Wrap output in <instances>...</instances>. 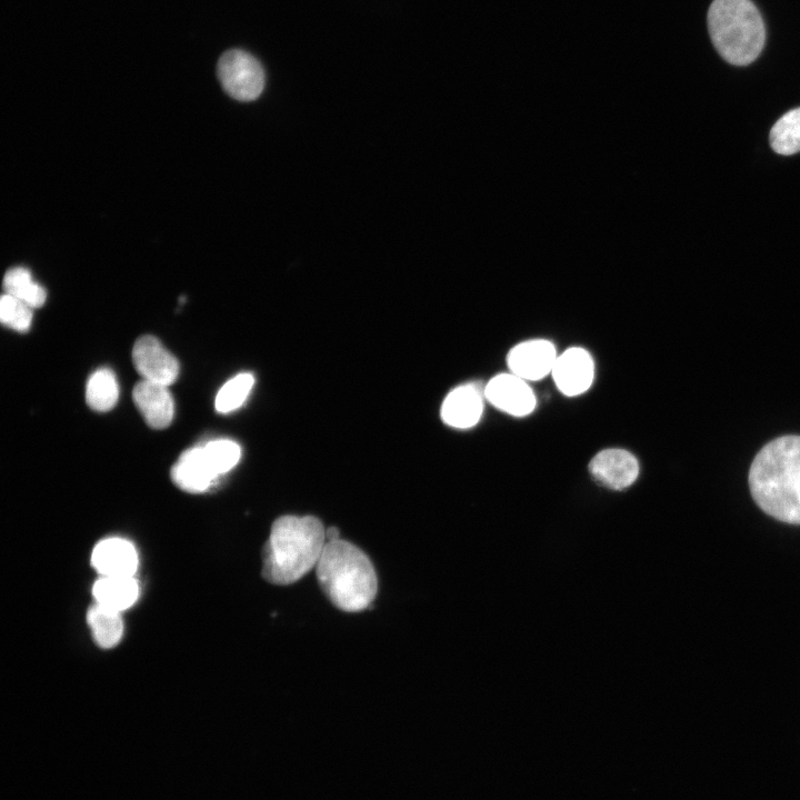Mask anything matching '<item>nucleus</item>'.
Listing matches in <instances>:
<instances>
[{
  "instance_id": "f257e3e1",
  "label": "nucleus",
  "mask_w": 800,
  "mask_h": 800,
  "mask_svg": "<svg viewBox=\"0 0 800 800\" xmlns=\"http://www.w3.org/2000/svg\"><path fill=\"white\" fill-rule=\"evenodd\" d=\"M749 487L766 513L800 524V436H782L764 444L751 463Z\"/></svg>"
},
{
  "instance_id": "f03ea898",
  "label": "nucleus",
  "mask_w": 800,
  "mask_h": 800,
  "mask_svg": "<svg viewBox=\"0 0 800 800\" xmlns=\"http://www.w3.org/2000/svg\"><path fill=\"white\" fill-rule=\"evenodd\" d=\"M326 542V530L318 518H278L262 550V577L278 586L298 581L317 566Z\"/></svg>"
},
{
  "instance_id": "7ed1b4c3",
  "label": "nucleus",
  "mask_w": 800,
  "mask_h": 800,
  "mask_svg": "<svg viewBox=\"0 0 800 800\" xmlns=\"http://www.w3.org/2000/svg\"><path fill=\"white\" fill-rule=\"evenodd\" d=\"M316 574L330 602L346 612L364 610L378 591L376 570L369 557L340 538L326 542Z\"/></svg>"
},
{
  "instance_id": "20e7f679",
  "label": "nucleus",
  "mask_w": 800,
  "mask_h": 800,
  "mask_svg": "<svg viewBox=\"0 0 800 800\" xmlns=\"http://www.w3.org/2000/svg\"><path fill=\"white\" fill-rule=\"evenodd\" d=\"M708 29L716 49L731 64L751 63L764 44V24L750 0H714L708 11Z\"/></svg>"
},
{
  "instance_id": "39448f33",
  "label": "nucleus",
  "mask_w": 800,
  "mask_h": 800,
  "mask_svg": "<svg viewBox=\"0 0 800 800\" xmlns=\"http://www.w3.org/2000/svg\"><path fill=\"white\" fill-rule=\"evenodd\" d=\"M217 74L224 91L239 101L256 100L264 88L266 76L261 63L240 49L228 50L220 57Z\"/></svg>"
},
{
  "instance_id": "423d86ee",
  "label": "nucleus",
  "mask_w": 800,
  "mask_h": 800,
  "mask_svg": "<svg viewBox=\"0 0 800 800\" xmlns=\"http://www.w3.org/2000/svg\"><path fill=\"white\" fill-rule=\"evenodd\" d=\"M132 361L142 379L170 386L179 374V362L152 336L140 337L132 349Z\"/></svg>"
},
{
  "instance_id": "0eeeda50",
  "label": "nucleus",
  "mask_w": 800,
  "mask_h": 800,
  "mask_svg": "<svg viewBox=\"0 0 800 800\" xmlns=\"http://www.w3.org/2000/svg\"><path fill=\"white\" fill-rule=\"evenodd\" d=\"M484 398L497 409L524 417L536 408V397L526 380L513 373L494 376L483 388Z\"/></svg>"
},
{
  "instance_id": "6e6552de",
  "label": "nucleus",
  "mask_w": 800,
  "mask_h": 800,
  "mask_svg": "<svg viewBox=\"0 0 800 800\" xmlns=\"http://www.w3.org/2000/svg\"><path fill=\"white\" fill-rule=\"evenodd\" d=\"M592 478L601 486L621 491L634 483L639 476L637 458L623 449H606L598 452L589 463Z\"/></svg>"
},
{
  "instance_id": "1a4fd4ad",
  "label": "nucleus",
  "mask_w": 800,
  "mask_h": 800,
  "mask_svg": "<svg viewBox=\"0 0 800 800\" xmlns=\"http://www.w3.org/2000/svg\"><path fill=\"white\" fill-rule=\"evenodd\" d=\"M551 374L561 393L568 397L579 396L593 382L594 362L586 349L569 348L557 357Z\"/></svg>"
},
{
  "instance_id": "9d476101",
  "label": "nucleus",
  "mask_w": 800,
  "mask_h": 800,
  "mask_svg": "<svg viewBox=\"0 0 800 800\" xmlns=\"http://www.w3.org/2000/svg\"><path fill=\"white\" fill-rule=\"evenodd\" d=\"M557 357L551 341L534 339L514 346L507 363L511 373L526 381H537L551 373Z\"/></svg>"
},
{
  "instance_id": "9b49d317",
  "label": "nucleus",
  "mask_w": 800,
  "mask_h": 800,
  "mask_svg": "<svg viewBox=\"0 0 800 800\" xmlns=\"http://www.w3.org/2000/svg\"><path fill=\"white\" fill-rule=\"evenodd\" d=\"M483 390L478 383L471 382L450 391L441 406L442 420L459 429L476 426L483 411Z\"/></svg>"
},
{
  "instance_id": "f8f14e48",
  "label": "nucleus",
  "mask_w": 800,
  "mask_h": 800,
  "mask_svg": "<svg viewBox=\"0 0 800 800\" xmlns=\"http://www.w3.org/2000/svg\"><path fill=\"white\" fill-rule=\"evenodd\" d=\"M168 387L142 379L133 388V402L152 429H164L173 419L174 402Z\"/></svg>"
},
{
  "instance_id": "ddd939ff",
  "label": "nucleus",
  "mask_w": 800,
  "mask_h": 800,
  "mask_svg": "<svg viewBox=\"0 0 800 800\" xmlns=\"http://www.w3.org/2000/svg\"><path fill=\"white\" fill-rule=\"evenodd\" d=\"M91 564L102 577H133L138 554L131 542L121 538H108L94 547Z\"/></svg>"
},
{
  "instance_id": "4468645a",
  "label": "nucleus",
  "mask_w": 800,
  "mask_h": 800,
  "mask_svg": "<svg viewBox=\"0 0 800 800\" xmlns=\"http://www.w3.org/2000/svg\"><path fill=\"white\" fill-rule=\"evenodd\" d=\"M171 479L190 493L207 491L219 477L212 469L203 447L186 450L171 468Z\"/></svg>"
},
{
  "instance_id": "2eb2a0df",
  "label": "nucleus",
  "mask_w": 800,
  "mask_h": 800,
  "mask_svg": "<svg viewBox=\"0 0 800 800\" xmlns=\"http://www.w3.org/2000/svg\"><path fill=\"white\" fill-rule=\"evenodd\" d=\"M96 603L121 612L131 607L139 594L133 577H101L92 587Z\"/></svg>"
},
{
  "instance_id": "dca6fc26",
  "label": "nucleus",
  "mask_w": 800,
  "mask_h": 800,
  "mask_svg": "<svg viewBox=\"0 0 800 800\" xmlns=\"http://www.w3.org/2000/svg\"><path fill=\"white\" fill-rule=\"evenodd\" d=\"M88 626L94 642L103 649L114 647L123 633L120 612L94 603L87 613Z\"/></svg>"
},
{
  "instance_id": "f3484780",
  "label": "nucleus",
  "mask_w": 800,
  "mask_h": 800,
  "mask_svg": "<svg viewBox=\"0 0 800 800\" xmlns=\"http://www.w3.org/2000/svg\"><path fill=\"white\" fill-rule=\"evenodd\" d=\"M119 397L117 378L109 368L96 370L88 379L86 387L87 404L99 412L112 409Z\"/></svg>"
},
{
  "instance_id": "a211bd4d",
  "label": "nucleus",
  "mask_w": 800,
  "mask_h": 800,
  "mask_svg": "<svg viewBox=\"0 0 800 800\" xmlns=\"http://www.w3.org/2000/svg\"><path fill=\"white\" fill-rule=\"evenodd\" d=\"M4 293L10 294L31 308H40L46 302L43 287L32 280L30 271L23 267L9 269L3 277Z\"/></svg>"
},
{
  "instance_id": "6ab92c4d",
  "label": "nucleus",
  "mask_w": 800,
  "mask_h": 800,
  "mask_svg": "<svg viewBox=\"0 0 800 800\" xmlns=\"http://www.w3.org/2000/svg\"><path fill=\"white\" fill-rule=\"evenodd\" d=\"M773 151L790 156L800 151V107L784 113L770 131Z\"/></svg>"
},
{
  "instance_id": "aec40b11",
  "label": "nucleus",
  "mask_w": 800,
  "mask_h": 800,
  "mask_svg": "<svg viewBox=\"0 0 800 800\" xmlns=\"http://www.w3.org/2000/svg\"><path fill=\"white\" fill-rule=\"evenodd\" d=\"M254 379L250 373H239L227 381L216 397V410L221 413L239 408L248 397Z\"/></svg>"
},
{
  "instance_id": "412c9836",
  "label": "nucleus",
  "mask_w": 800,
  "mask_h": 800,
  "mask_svg": "<svg viewBox=\"0 0 800 800\" xmlns=\"http://www.w3.org/2000/svg\"><path fill=\"white\" fill-rule=\"evenodd\" d=\"M203 450L218 476L231 470L238 463L241 456L239 444L229 439L210 441L203 446Z\"/></svg>"
},
{
  "instance_id": "4be33fe9",
  "label": "nucleus",
  "mask_w": 800,
  "mask_h": 800,
  "mask_svg": "<svg viewBox=\"0 0 800 800\" xmlns=\"http://www.w3.org/2000/svg\"><path fill=\"white\" fill-rule=\"evenodd\" d=\"M33 308L23 301L3 293L0 300V320L1 323L18 332L29 330L32 322Z\"/></svg>"
},
{
  "instance_id": "5701e85b",
  "label": "nucleus",
  "mask_w": 800,
  "mask_h": 800,
  "mask_svg": "<svg viewBox=\"0 0 800 800\" xmlns=\"http://www.w3.org/2000/svg\"><path fill=\"white\" fill-rule=\"evenodd\" d=\"M326 536H327V541L337 540V539L340 538V537H339V530H338L337 528H334V527L329 528V529L326 531Z\"/></svg>"
}]
</instances>
